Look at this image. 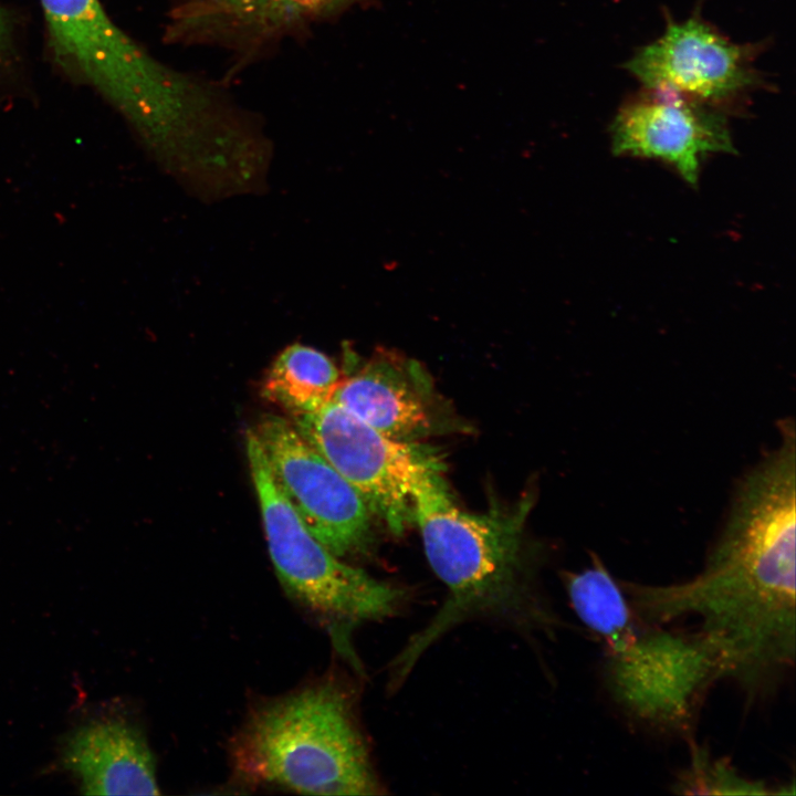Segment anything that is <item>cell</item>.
I'll return each instance as SVG.
<instances>
[{"mask_svg": "<svg viewBox=\"0 0 796 796\" xmlns=\"http://www.w3.org/2000/svg\"><path fill=\"white\" fill-rule=\"evenodd\" d=\"M763 782L740 776L725 761L712 758L699 746L691 750L689 766L680 774L674 788L681 794H746L772 793Z\"/></svg>", "mask_w": 796, "mask_h": 796, "instance_id": "2e32d148", "label": "cell"}, {"mask_svg": "<svg viewBox=\"0 0 796 796\" xmlns=\"http://www.w3.org/2000/svg\"><path fill=\"white\" fill-rule=\"evenodd\" d=\"M12 25L8 13L0 7V63L9 52Z\"/></svg>", "mask_w": 796, "mask_h": 796, "instance_id": "e0dca14e", "label": "cell"}, {"mask_svg": "<svg viewBox=\"0 0 796 796\" xmlns=\"http://www.w3.org/2000/svg\"><path fill=\"white\" fill-rule=\"evenodd\" d=\"M752 49L699 18L670 22L627 63L647 88L672 91L719 108L758 83Z\"/></svg>", "mask_w": 796, "mask_h": 796, "instance_id": "9c48e42d", "label": "cell"}, {"mask_svg": "<svg viewBox=\"0 0 796 796\" xmlns=\"http://www.w3.org/2000/svg\"><path fill=\"white\" fill-rule=\"evenodd\" d=\"M247 454L269 554L286 591L338 625L397 615L407 591L344 563L310 532L279 486L253 429L247 433Z\"/></svg>", "mask_w": 796, "mask_h": 796, "instance_id": "5b68a950", "label": "cell"}, {"mask_svg": "<svg viewBox=\"0 0 796 796\" xmlns=\"http://www.w3.org/2000/svg\"><path fill=\"white\" fill-rule=\"evenodd\" d=\"M62 762L86 795L159 794L148 743L124 720H96L77 727L63 745Z\"/></svg>", "mask_w": 796, "mask_h": 796, "instance_id": "4fadbf2b", "label": "cell"}, {"mask_svg": "<svg viewBox=\"0 0 796 796\" xmlns=\"http://www.w3.org/2000/svg\"><path fill=\"white\" fill-rule=\"evenodd\" d=\"M610 132L617 155L666 161L692 186L706 155L734 151L719 108L672 91L648 88L630 98L619 108Z\"/></svg>", "mask_w": 796, "mask_h": 796, "instance_id": "30bf717a", "label": "cell"}, {"mask_svg": "<svg viewBox=\"0 0 796 796\" xmlns=\"http://www.w3.org/2000/svg\"><path fill=\"white\" fill-rule=\"evenodd\" d=\"M607 674L618 702L640 720L688 730L701 694L720 678L698 633L683 636L642 625L621 650L608 653Z\"/></svg>", "mask_w": 796, "mask_h": 796, "instance_id": "ba28073f", "label": "cell"}, {"mask_svg": "<svg viewBox=\"0 0 796 796\" xmlns=\"http://www.w3.org/2000/svg\"><path fill=\"white\" fill-rule=\"evenodd\" d=\"M533 505L526 494L510 506L462 511L442 471L425 476L412 495V514L427 559L447 588L431 620L392 659L398 687L420 657L448 631L472 619L500 622L525 635L553 636L559 620L540 590L526 555L524 526Z\"/></svg>", "mask_w": 796, "mask_h": 796, "instance_id": "7a4b0ae2", "label": "cell"}, {"mask_svg": "<svg viewBox=\"0 0 796 796\" xmlns=\"http://www.w3.org/2000/svg\"><path fill=\"white\" fill-rule=\"evenodd\" d=\"M647 626L700 621L720 678L750 695L767 691L795 661V531L763 515L726 520L703 569L671 585L621 583Z\"/></svg>", "mask_w": 796, "mask_h": 796, "instance_id": "6da1fadb", "label": "cell"}, {"mask_svg": "<svg viewBox=\"0 0 796 796\" xmlns=\"http://www.w3.org/2000/svg\"><path fill=\"white\" fill-rule=\"evenodd\" d=\"M272 473L310 532L339 558L373 544L371 512L358 491L296 430L264 415L253 429Z\"/></svg>", "mask_w": 796, "mask_h": 796, "instance_id": "52a82bcc", "label": "cell"}, {"mask_svg": "<svg viewBox=\"0 0 796 796\" xmlns=\"http://www.w3.org/2000/svg\"><path fill=\"white\" fill-rule=\"evenodd\" d=\"M564 577L575 614L601 639L607 653L621 650L636 638L642 624L621 585L597 555L593 554L589 567Z\"/></svg>", "mask_w": 796, "mask_h": 796, "instance_id": "5bb4252c", "label": "cell"}, {"mask_svg": "<svg viewBox=\"0 0 796 796\" xmlns=\"http://www.w3.org/2000/svg\"><path fill=\"white\" fill-rule=\"evenodd\" d=\"M289 419L358 491L371 514L397 534L413 521L412 495L419 482L443 471L432 448L389 438L333 400Z\"/></svg>", "mask_w": 796, "mask_h": 796, "instance_id": "8992f818", "label": "cell"}, {"mask_svg": "<svg viewBox=\"0 0 796 796\" xmlns=\"http://www.w3.org/2000/svg\"><path fill=\"white\" fill-rule=\"evenodd\" d=\"M56 62L94 88L146 148L175 145L200 123L205 78L160 61L127 35L98 0H40Z\"/></svg>", "mask_w": 796, "mask_h": 796, "instance_id": "277c9868", "label": "cell"}, {"mask_svg": "<svg viewBox=\"0 0 796 796\" xmlns=\"http://www.w3.org/2000/svg\"><path fill=\"white\" fill-rule=\"evenodd\" d=\"M247 783L311 795H379L383 785L358 724L354 698L335 680L265 702L233 740Z\"/></svg>", "mask_w": 796, "mask_h": 796, "instance_id": "3957f363", "label": "cell"}, {"mask_svg": "<svg viewBox=\"0 0 796 796\" xmlns=\"http://www.w3.org/2000/svg\"><path fill=\"white\" fill-rule=\"evenodd\" d=\"M347 0H174L167 39L178 44H211L245 56L337 9Z\"/></svg>", "mask_w": 796, "mask_h": 796, "instance_id": "8fae6325", "label": "cell"}, {"mask_svg": "<svg viewBox=\"0 0 796 796\" xmlns=\"http://www.w3.org/2000/svg\"><path fill=\"white\" fill-rule=\"evenodd\" d=\"M429 392L418 364L379 349L342 378L332 400L389 438L415 441L432 425Z\"/></svg>", "mask_w": 796, "mask_h": 796, "instance_id": "7c38bea8", "label": "cell"}, {"mask_svg": "<svg viewBox=\"0 0 796 796\" xmlns=\"http://www.w3.org/2000/svg\"><path fill=\"white\" fill-rule=\"evenodd\" d=\"M342 376L324 353L293 344L274 359L265 376L264 397L290 417L314 411L332 400Z\"/></svg>", "mask_w": 796, "mask_h": 796, "instance_id": "9a60e30c", "label": "cell"}]
</instances>
